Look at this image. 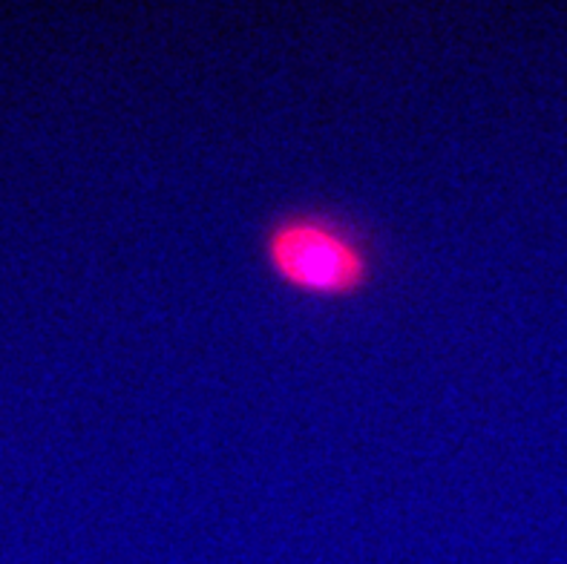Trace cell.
Wrapping results in <instances>:
<instances>
[{"label":"cell","mask_w":567,"mask_h":564,"mask_svg":"<svg viewBox=\"0 0 567 564\" xmlns=\"http://www.w3.org/2000/svg\"><path fill=\"white\" fill-rule=\"evenodd\" d=\"M259 259L277 286L320 302L358 300L381 274V243L367 222L329 205L286 207L259 234Z\"/></svg>","instance_id":"6da1fadb"}]
</instances>
